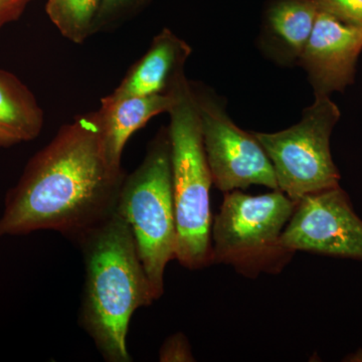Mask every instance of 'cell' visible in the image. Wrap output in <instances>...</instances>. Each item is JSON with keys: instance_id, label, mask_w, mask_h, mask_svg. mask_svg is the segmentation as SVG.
I'll list each match as a JSON object with an SVG mask.
<instances>
[{"instance_id": "4fadbf2b", "label": "cell", "mask_w": 362, "mask_h": 362, "mask_svg": "<svg viewBox=\"0 0 362 362\" xmlns=\"http://www.w3.org/2000/svg\"><path fill=\"white\" fill-rule=\"evenodd\" d=\"M44 111L28 86L0 70V148L33 141L44 127Z\"/></svg>"}, {"instance_id": "ac0fdd59", "label": "cell", "mask_w": 362, "mask_h": 362, "mask_svg": "<svg viewBox=\"0 0 362 362\" xmlns=\"http://www.w3.org/2000/svg\"><path fill=\"white\" fill-rule=\"evenodd\" d=\"M33 0H0V32L8 23L18 21Z\"/></svg>"}, {"instance_id": "30bf717a", "label": "cell", "mask_w": 362, "mask_h": 362, "mask_svg": "<svg viewBox=\"0 0 362 362\" xmlns=\"http://www.w3.org/2000/svg\"><path fill=\"white\" fill-rule=\"evenodd\" d=\"M192 49L173 30L163 28L141 59L131 66L109 99L173 94L185 81V65Z\"/></svg>"}, {"instance_id": "8fae6325", "label": "cell", "mask_w": 362, "mask_h": 362, "mask_svg": "<svg viewBox=\"0 0 362 362\" xmlns=\"http://www.w3.org/2000/svg\"><path fill=\"white\" fill-rule=\"evenodd\" d=\"M319 11L318 0H269L258 39L259 51L279 66L299 65Z\"/></svg>"}, {"instance_id": "7a4b0ae2", "label": "cell", "mask_w": 362, "mask_h": 362, "mask_svg": "<svg viewBox=\"0 0 362 362\" xmlns=\"http://www.w3.org/2000/svg\"><path fill=\"white\" fill-rule=\"evenodd\" d=\"M75 242L85 265L78 323L104 361L131 362V318L156 299L129 226L115 211Z\"/></svg>"}, {"instance_id": "e0dca14e", "label": "cell", "mask_w": 362, "mask_h": 362, "mask_svg": "<svg viewBox=\"0 0 362 362\" xmlns=\"http://www.w3.org/2000/svg\"><path fill=\"white\" fill-rule=\"evenodd\" d=\"M161 362L195 361L187 337L183 333H175L163 342L158 356Z\"/></svg>"}, {"instance_id": "2e32d148", "label": "cell", "mask_w": 362, "mask_h": 362, "mask_svg": "<svg viewBox=\"0 0 362 362\" xmlns=\"http://www.w3.org/2000/svg\"><path fill=\"white\" fill-rule=\"evenodd\" d=\"M320 9L362 30V0H318Z\"/></svg>"}, {"instance_id": "ba28073f", "label": "cell", "mask_w": 362, "mask_h": 362, "mask_svg": "<svg viewBox=\"0 0 362 362\" xmlns=\"http://www.w3.org/2000/svg\"><path fill=\"white\" fill-rule=\"evenodd\" d=\"M281 243L293 252L362 261V221L341 188H330L297 201Z\"/></svg>"}, {"instance_id": "277c9868", "label": "cell", "mask_w": 362, "mask_h": 362, "mask_svg": "<svg viewBox=\"0 0 362 362\" xmlns=\"http://www.w3.org/2000/svg\"><path fill=\"white\" fill-rule=\"evenodd\" d=\"M116 211L129 226L154 296L158 300L164 292V272L176 259L177 247L168 127L159 129L140 165L126 175Z\"/></svg>"}, {"instance_id": "6da1fadb", "label": "cell", "mask_w": 362, "mask_h": 362, "mask_svg": "<svg viewBox=\"0 0 362 362\" xmlns=\"http://www.w3.org/2000/svg\"><path fill=\"white\" fill-rule=\"evenodd\" d=\"M126 175L105 159L98 111L78 115L30 159L7 192L0 237L54 230L76 240L115 213Z\"/></svg>"}, {"instance_id": "5bb4252c", "label": "cell", "mask_w": 362, "mask_h": 362, "mask_svg": "<svg viewBox=\"0 0 362 362\" xmlns=\"http://www.w3.org/2000/svg\"><path fill=\"white\" fill-rule=\"evenodd\" d=\"M102 0H47L45 11L64 37L84 44L93 35V25Z\"/></svg>"}, {"instance_id": "9a60e30c", "label": "cell", "mask_w": 362, "mask_h": 362, "mask_svg": "<svg viewBox=\"0 0 362 362\" xmlns=\"http://www.w3.org/2000/svg\"><path fill=\"white\" fill-rule=\"evenodd\" d=\"M153 0H102L93 35L113 32L144 11Z\"/></svg>"}, {"instance_id": "7c38bea8", "label": "cell", "mask_w": 362, "mask_h": 362, "mask_svg": "<svg viewBox=\"0 0 362 362\" xmlns=\"http://www.w3.org/2000/svg\"><path fill=\"white\" fill-rule=\"evenodd\" d=\"M180 88L173 94L117 100L106 96L101 99V107L98 113L101 126L102 147L105 159L113 170L124 171L121 161L126 143L136 131L144 127L153 117L170 111L177 99Z\"/></svg>"}, {"instance_id": "52a82bcc", "label": "cell", "mask_w": 362, "mask_h": 362, "mask_svg": "<svg viewBox=\"0 0 362 362\" xmlns=\"http://www.w3.org/2000/svg\"><path fill=\"white\" fill-rule=\"evenodd\" d=\"M190 86L214 187L223 192L251 185L279 189L273 164L254 133L233 123L214 92L199 83L190 82Z\"/></svg>"}, {"instance_id": "9c48e42d", "label": "cell", "mask_w": 362, "mask_h": 362, "mask_svg": "<svg viewBox=\"0 0 362 362\" xmlns=\"http://www.w3.org/2000/svg\"><path fill=\"white\" fill-rule=\"evenodd\" d=\"M361 52L362 30L320 9L299 62L315 97H329L354 84Z\"/></svg>"}, {"instance_id": "3957f363", "label": "cell", "mask_w": 362, "mask_h": 362, "mask_svg": "<svg viewBox=\"0 0 362 362\" xmlns=\"http://www.w3.org/2000/svg\"><path fill=\"white\" fill-rule=\"evenodd\" d=\"M168 114L177 232L175 259L188 270H201L213 264L211 188L214 183L190 81L178 90L177 99Z\"/></svg>"}, {"instance_id": "5b68a950", "label": "cell", "mask_w": 362, "mask_h": 362, "mask_svg": "<svg viewBox=\"0 0 362 362\" xmlns=\"http://www.w3.org/2000/svg\"><path fill=\"white\" fill-rule=\"evenodd\" d=\"M296 204L280 189L261 195L225 192L211 226L213 264L232 266L251 279L280 273L295 255L281 237Z\"/></svg>"}, {"instance_id": "8992f818", "label": "cell", "mask_w": 362, "mask_h": 362, "mask_svg": "<svg viewBox=\"0 0 362 362\" xmlns=\"http://www.w3.org/2000/svg\"><path fill=\"white\" fill-rule=\"evenodd\" d=\"M340 116L329 97H315L292 127L275 133L252 132L273 164L279 189L293 201L339 187L330 137Z\"/></svg>"}]
</instances>
